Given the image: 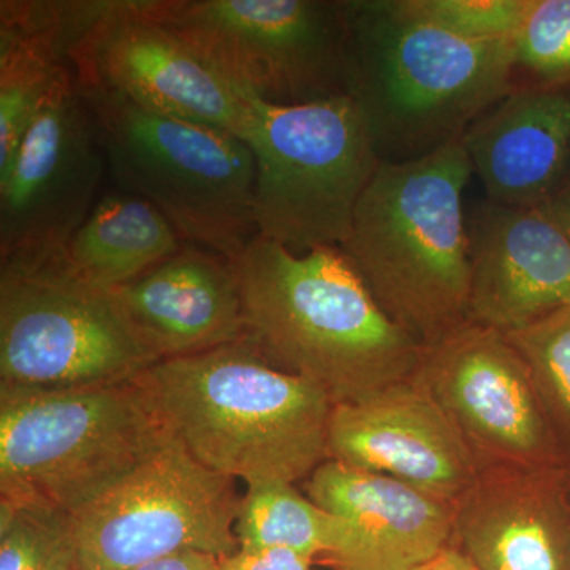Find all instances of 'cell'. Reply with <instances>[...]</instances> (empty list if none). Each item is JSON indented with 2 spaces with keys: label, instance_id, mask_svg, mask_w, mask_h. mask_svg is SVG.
<instances>
[{
  "label": "cell",
  "instance_id": "2",
  "mask_svg": "<svg viewBox=\"0 0 570 570\" xmlns=\"http://www.w3.org/2000/svg\"><path fill=\"white\" fill-rule=\"evenodd\" d=\"M204 466L246 483H295L328 460L332 397L249 341L160 360L134 379Z\"/></svg>",
  "mask_w": 570,
  "mask_h": 570
},
{
  "label": "cell",
  "instance_id": "3",
  "mask_svg": "<svg viewBox=\"0 0 570 570\" xmlns=\"http://www.w3.org/2000/svg\"><path fill=\"white\" fill-rule=\"evenodd\" d=\"M463 140L382 163L341 249L385 314L423 348L469 322L471 242Z\"/></svg>",
  "mask_w": 570,
  "mask_h": 570
},
{
  "label": "cell",
  "instance_id": "4",
  "mask_svg": "<svg viewBox=\"0 0 570 570\" xmlns=\"http://www.w3.org/2000/svg\"><path fill=\"white\" fill-rule=\"evenodd\" d=\"M348 96L382 160L415 159L463 137L517 88L513 39L471 40L390 2H347Z\"/></svg>",
  "mask_w": 570,
  "mask_h": 570
},
{
  "label": "cell",
  "instance_id": "12",
  "mask_svg": "<svg viewBox=\"0 0 570 570\" xmlns=\"http://www.w3.org/2000/svg\"><path fill=\"white\" fill-rule=\"evenodd\" d=\"M414 377L459 430L480 471L564 468L530 367L504 333L469 321L423 348Z\"/></svg>",
  "mask_w": 570,
  "mask_h": 570
},
{
  "label": "cell",
  "instance_id": "20",
  "mask_svg": "<svg viewBox=\"0 0 570 570\" xmlns=\"http://www.w3.org/2000/svg\"><path fill=\"white\" fill-rule=\"evenodd\" d=\"M105 0L0 2V175L52 89L70 51L102 13Z\"/></svg>",
  "mask_w": 570,
  "mask_h": 570
},
{
  "label": "cell",
  "instance_id": "29",
  "mask_svg": "<svg viewBox=\"0 0 570 570\" xmlns=\"http://www.w3.org/2000/svg\"><path fill=\"white\" fill-rule=\"evenodd\" d=\"M542 208L558 224L570 245V184H562L553 197L542 205Z\"/></svg>",
  "mask_w": 570,
  "mask_h": 570
},
{
  "label": "cell",
  "instance_id": "28",
  "mask_svg": "<svg viewBox=\"0 0 570 570\" xmlns=\"http://www.w3.org/2000/svg\"><path fill=\"white\" fill-rule=\"evenodd\" d=\"M134 570H219V558L202 551H181L160 560L146 562Z\"/></svg>",
  "mask_w": 570,
  "mask_h": 570
},
{
  "label": "cell",
  "instance_id": "18",
  "mask_svg": "<svg viewBox=\"0 0 570 570\" xmlns=\"http://www.w3.org/2000/svg\"><path fill=\"white\" fill-rule=\"evenodd\" d=\"M108 294L156 362L246 340L234 266L205 247L184 243L178 253Z\"/></svg>",
  "mask_w": 570,
  "mask_h": 570
},
{
  "label": "cell",
  "instance_id": "7",
  "mask_svg": "<svg viewBox=\"0 0 570 570\" xmlns=\"http://www.w3.org/2000/svg\"><path fill=\"white\" fill-rule=\"evenodd\" d=\"M257 236L306 254L343 247L356 206L384 163L354 97L302 105L253 99Z\"/></svg>",
  "mask_w": 570,
  "mask_h": 570
},
{
  "label": "cell",
  "instance_id": "10",
  "mask_svg": "<svg viewBox=\"0 0 570 570\" xmlns=\"http://www.w3.org/2000/svg\"><path fill=\"white\" fill-rule=\"evenodd\" d=\"M242 497L235 479L194 459L174 436L75 515L78 570H134L181 551L230 557Z\"/></svg>",
  "mask_w": 570,
  "mask_h": 570
},
{
  "label": "cell",
  "instance_id": "23",
  "mask_svg": "<svg viewBox=\"0 0 570 570\" xmlns=\"http://www.w3.org/2000/svg\"><path fill=\"white\" fill-rule=\"evenodd\" d=\"M0 570H78L75 517L41 502L0 499Z\"/></svg>",
  "mask_w": 570,
  "mask_h": 570
},
{
  "label": "cell",
  "instance_id": "13",
  "mask_svg": "<svg viewBox=\"0 0 570 570\" xmlns=\"http://www.w3.org/2000/svg\"><path fill=\"white\" fill-rule=\"evenodd\" d=\"M69 61L85 91L119 94L145 110L243 141L249 132L253 99L154 20L142 0H105L102 13L71 48Z\"/></svg>",
  "mask_w": 570,
  "mask_h": 570
},
{
  "label": "cell",
  "instance_id": "21",
  "mask_svg": "<svg viewBox=\"0 0 570 570\" xmlns=\"http://www.w3.org/2000/svg\"><path fill=\"white\" fill-rule=\"evenodd\" d=\"M184 239L140 195L104 194L56 264L82 283L112 291L178 253Z\"/></svg>",
  "mask_w": 570,
  "mask_h": 570
},
{
  "label": "cell",
  "instance_id": "25",
  "mask_svg": "<svg viewBox=\"0 0 570 570\" xmlns=\"http://www.w3.org/2000/svg\"><path fill=\"white\" fill-rule=\"evenodd\" d=\"M513 48L515 69L540 86L570 85V0H528Z\"/></svg>",
  "mask_w": 570,
  "mask_h": 570
},
{
  "label": "cell",
  "instance_id": "11",
  "mask_svg": "<svg viewBox=\"0 0 570 570\" xmlns=\"http://www.w3.org/2000/svg\"><path fill=\"white\" fill-rule=\"evenodd\" d=\"M107 159L71 67L0 175V268L61 257L99 202Z\"/></svg>",
  "mask_w": 570,
  "mask_h": 570
},
{
  "label": "cell",
  "instance_id": "1",
  "mask_svg": "<svg viewBox=\"0 0 570 570\" xmlns=\"http://www.w3.org/2000/svg\"><path fill=\"white\" fill-rule=\"evenodd\" d=\"M230 262L246 340L279 370L335 404L414 377L423 347L382 311L341 247L295 254L255 236Z\"/></svg>",
  "mask_w": 570,
  "mask_h": 570
},
{
  "label": "cell",
  "instance_id": "8",
  "mask_svg": "<svg viewBox=\"0 0 570 570\" xmlns=\"http://www.w3.org/2000/svg\"><path fill=\"white\" fill-rule=\"evenodd\" d=\"M239 92L272 105L348 96L347 2L142 0Z\"/></svg>",
  "mask_w": 570,
  "mask_h": 570
},
{
  "label": "cell",
  "instance_id": "24",
  "mask_svg": "<svg viewBox=\"0 0 570 570\" xmlns=\"http://www.w3.org/2000/svg\"><path fill=\"white\" fill-rule=\"evenodd\" d=\"M508 336L530 367L562 466L570 474V306Z\"/></svg>",
  "mask_w": 570,
  "mask_h": 570
},
{
  "label": "cell",
  "instance_id": "30",
  "mask_svg": "<svg viewBox=\"0 0 570 570\" xmlns=\"http://www.w3.org/2000/svg\"><path fill=\"white\" fill-rule=\"evenodd\" d=\"M414 570H479L475 568L474 562L469 560L463 551L456 549L455 546H450L448 549L442 550L433 560L425 562L420 568Z\"/></svg>",
  "mask_w": 570,
  "mask_h": 570
},
{
  "label": "cell",
  "instance_id": "14",
  "mask_svg": "<svg viewBox=\"0 0 570 570\" xmlns=\"http://www.w3.org/2000/svg\"><path fill=\"white\" fill-rule=\"evenodd\" d=\"M328 460L389 475L452 504L480 472L459 430L415 377L335 404Z\"/></svg>",
  "mask_w": 570,
  "mask_h": 570
},
{
  "label": "cell",
  "instance_id": "19",
  "mask_svg": "<svg viewBox=\"0 0 570 570\" xmlns=\"http://www.w3.org/2000/svg\"><path fill=\"white\" fill-rule=\"evenodd\" d=\"M461 140L490 202L542 206L562 186L570 163V94L517 86Z\"/></svg>",
  "mask_w": 570,
  "mask_h": 570
},
{
  "label": "cell",
  "instance_id": "15",
  "mask_svg": "<svg viewBox=\"0 0 570 570\" xmlns=\"http://www.w3.org/2000/svg\"><path fill=\"white\" fill-rule=\"evenodd\" d=\"M471 242L469 321L513 335L570 306V245L542 206H480Z\"/></svg>",
  "mask_w": 570,
  "mask_h": 570
},
{
  "label": "cell",
  "instance_id": "6",
  "mask_svg": "<svg viewBox=\"0 0 570 570\" xmlns=\"http://www.w3.org/2000/svg\"><path fill=\"white\" fill-rule=\"evenodd\" d=\"M81 92L118 189L156 206L184 242L235 261L257 236L249 146L223 130L145 110L119 94Z\"/></svg>",
  "mask_w": 570,
  "mask_h": 570
},
{
  "label": "cell",
  "instance_id": "9",
  "mask_svg": "<svg viewBox=\"0 0 570 570\" xmlns=\"http://www.w3.org/2000/svg\"><path fill=\"white\" fill-rule=\"evenodd\" d=\"M153 363L108 291L82 283L56 262L0 268V385L119 384Z\"/></svg>",
  "mask_w": 570,
  "mask_h": 570
},
{
  "label": "cell",
  "instance_id": "16",
  "mask_svg": "<svg viewBox=\"0 0 570 570\" xmlns=\"http://www.w3.org/2000/svg\"><path fill=\"white\" fill-rule=\"evenodd\" d=\"M303 487L346 527L335 570H414L453 543L455 504L401 480L326 460Z\"/></svg>",
  "mask_w": 570,
  "mask_h": 570
},
{
  "label": "cell",
  "instance_id": "22",
  "mask_svg": "<svg viewBox=\"0 0 570 570\" xmlns=\"http://www.w3.org/2000/svg\"><path fill=\"white\" fill-rule=\"evenodd\" d=\"M235 534L239 549H285L324 562L343 549L347 531L294 483L268 480L246 483Z\"/></svg>",
  "mask_w": 570,
  "mask_h": 570
},
{
  "label": "cell",
  "instance_id": "26",
  "mask_svg": "<svg viewBox=\"0 0 570 570\" xmlns=\"http://www.w3.org/2000/svg\"><path fill=\"white\" fill-rule=\"evenodd\" d=\"M409 17L471 40L515 39L528 0H396Z\"/></svg>",
  "mask_w": 570,
  "mask_h": 570
},
{
  "label": "cell",
  "instance_id": "5",
  "mask_svg": "<svg viewBox=\"0 0 570 570\" xmlns=\"http://www.w3.org/2000/svg\"><path fill=\"white\" fill-rule=\"evenodd\" d=\"M170 439L134 379L80 389L0 385V499L75 517Z\"/></svg>",
  "mask_w": 570,
  "mask_h": 570
},
{
  "label": "cell",
  "instance_id": "17",
  "mask_svg": "<svg viewBox=\"0 0 570 570\" xmlns=\"http://www.w3.org/2000/svg\"><path fill=\"white\" fill-rule=\"evenodd\" d=\"M452 546L479 570H570L568 469L480 471L455 502Z\"/></svg>",
  "mask_w": 570,
  "mask_h": 570
},
{
  "label": "cell",
  "instance_id": "27",
  "mask_svg": "<svg viewBox=\"0 0 570 570\" xmlns=\"http://www.w3.org/2000/svg\"><path fill=\"white\" fill-rule=\"evenodd\" d=\"M314 560L285 549H239L219 558V570H313Z\"/></svg>",
  "mask_w": 570,
  "mask_h": 570
}]
</instances>
